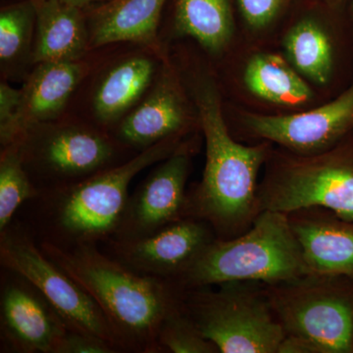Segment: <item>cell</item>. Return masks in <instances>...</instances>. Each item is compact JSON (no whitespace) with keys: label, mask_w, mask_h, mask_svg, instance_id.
I'll return each mask as SVG.
<instances>
[{"label":"cell","mask_w":353,"mask_h":353,"mask_svg":"<svg viewBox=\"0 0 353 353\" xmlns=\"http://www.w3.org/2000/svg\"><path fill=\"white\" fill-rule=\"evenodd\" d=\"M38 243L44 254L94 299L124 352H163L158 341L160 329L180 307L182 289L170 281L132 270L99 245Z\"/></svg>","instance_id":"6da1fadb"},{"label":"cell","mask_w":353,"mask_h":353,"mask_svg":"<svg viewBox=\"0 0 353 353\" xmlns=\"http://www.w3.org/2000/svg\"><path fill=\"white\" fill-rule=\"evenodd\" d=\"M199 121L206 143V162L201 182L189 190L185 217L208 223L219 240L248 231L259 206L260 169L272 152V143L243 145L230 134L217 90L203 83L196 92Z\"/></svg>","instance_id":"7a4b0ae2"},{"label":"cell","mask_w":353,"mask_h":353,"mask_svg":"<svg viewBox=\"0 0 353 353\" xmlns=\"http://www.w3.org/2000/svg\"><path fill=\"white\" fill-rule=\"evenodd\" d=\"M182 136L155 143L124 163L66 187L39 192L17 218L38 241L58 246L101 245L112 238L124 212L130 183L146 167L182 146ZM16 218V217H15Z\"/></svg>","instance_id":"3957f363"},{"label":"cell","mask_w":353,"mask_h":353,"mask_svg":"<svg viewBox=\"0 0 353 353\" xmlns=\"http://www.w3.org/2000/svg\"><path fill=\"white\" fill-rule=\"evenodd\" d=\"M308 273L288 215L264 210L245 233L213 241L176 285L188 290L227 282L274 285Z\"/></svg>","instance_id":"277c9868"},{"label":"cell","mask_w":353,"mask_h":353,"mask_svg":"<svg viewBox=\"0 0 353 353\" xmlns=\"http://www.w3.org/2000/svg\"><path fill=\"white\" fill-rule=\"evenodd\" d=\"M259 187L260 210L289 213L328 209L353 221V132L333 148L314 154L272 152Z\"/></svg>","instance_id":"5b68a950"},{"label":"cell","mask_w":353,"mask_h":353,"mask_svg":"<svg viewBox=\"0 0 353 353\" xmlns=\"http://www.w3.org/2000/svg\"><path fill=\"white\" fill-rule=\"evenodd\" d=\"M182 306L220 353H278L285 336L263 283L227 282L183 290Z\"/></svg>","instance_id":"8992f818"},{"label":"cell","mask_w":353,"mask_h":353,"mask_svg":"<svg viewBox=\"0 0 353 353\" xmlns=\"http://www.w3.org/2000/svg\"><path fill=\"white\" fill-rule=\"evenodd\" d=\"M266 290L285 334L306 339L319 353H353V279L308 273Z\"/></svg>","instance_id":"52a82bcc"},{"label":"cell","mask_w":353,"mask_h":353,"mask_svg":"<svg viewBox=\"0 0 353 353\" xmlns=\"http://www.w3.org/2000/svg\"><path fill=\"white\" fill-rule=\"evenodd\" d=\"M0 263L29 281L59 313L70 331L92 334L124 352L108 318L94 299L39 248L30 230L14 218L0 231Z\"/></svg>","instance_id":"ba28073f"},{"label":"cell","mask_w":353,"mask_h":353,"mask_svg":"<svg viewBox=\"0 0 353 353\" xmlns=\"http://www.w3.org/2000/svg\"><path fill=\"white\" fill-rule=\"evenodd\" d=\"M17 143L24 165H31L43 180L39 192L66 187L116 166H111L116 155L112 141L87 128H57L39 139L23 137Z\"/></svg>","instance_id":"9c48e42d"},{"label":"cell","mask_w":353,"mask_h":353,"mask_svg":"<svg viewBox=\"0 0 353 353\" xmlns=\"http://www.w3.org/2000/svg\"><path fill=\"white\" fill-rule=\"evenodd\" d=\"M241 125L250 138L277 143L296 154L324 152L353 132V83L321 108L290 115L246 113Z\"/></svg>","instance_id":"30bf717a"},{"label":"cell","mask_w":353,"mask_h":353,"mask_svg":"<svg viewBox=\"0 0 353 353\" xmlns=\"http://www.w3.org/2000/svg\"><path fill=\"white\" fill-rule=\"evenodd\" d=\"M216 239L208 223L187 217L145 238L108 240L99 248L132 270L176 285Z\"/></svg>","instance_id":"8fae6325"},{"label":"cell","mask_w":353,"mask_h":353,"mask_svg":"<svg viewBox=\"0 0 353 353\" xmlns=\"http://www.w3.org/2000/svg\"><path fill=\"white\" fill-rule=\"evenodd\" d=\"M69 328L34 285L3 268L0 294L1 352L57 353Z\"/></svg>","instance_id":"7c38bea8"},{"label":"cell","mask_w":353,"mask_h":353,"mask_svg":"<svg viewBox=\"0 0 353 353\" xmlns=\"http://www.w3.org/2000/svg\"><path fill=\"white\" fill-rule=\"evenodd\" d=\"M190 153L187 145L181 146L129 196L110 240H139L185 218Z\"/></svg>","instance_id":"4fadbf2b"},{"label":"cell","mask_w":353,"mask_h":353,"mask_svg":"<svg viewBox=\"0 0 353 353\" xmlns=\"http://www.w3.org/2000/svg\"><path fill=\"white\" fill-rule=\"evenodd\" d=\"M287 215L309 273L353 279V221L321 208Z\"/></svg>","instance_id":"5bb4252c"},{"label":"cell","mask_w":353,"mask_h":353,"mask_svg":"<svg viewBox=\"0 0 353 353\" xmlns=\"http://www.w3.org/2000/svg\"><path fill=\"white\" fill-rule=\"evenodd\" d=\"M37 32L32 61L75 62L90 46L82 8L64 0H32Z\"/></svg>","instance_id":"9a60e30c"},{"label":"cell","mask_w":353,"mask_h":353,"mask_svg":"<svg viewBox=\"0 0 353 353\" xmlns=\"http://www.w3.org/2000/svg\"><path fill=\"white\" fill-rule=\"evenodd\" d=\"M188 123L182 95L171 80H164L121 123L118 138L127 145L145 150L165 139L183 136Z\"/></svg>","instance_id":"2e32d148"},{"label":"cell","mask_w":353,"mask_h":353,"mask_svg":"<svg viewBox=\"0 0 353 353\" xmlns=\"http://www.w3.org/2000/svg\"><path fill=\"white\" fill-rule=\"evenodd\" d=\"M166 0H109L88 19L90 46L119 41L153 44Z\"/></svg>","instance_id":"e0dca14e"},{"label":"cell","mask_w":353,"mask_h":353,"mask_svg":"<svg viewBox=\"0 0 353 353\" xmlns=\"http://www.w3.org/2000/svg\"><path fill=\"white\" fill-rule=\"evenodd\" d=\"M83 74V66L76 61L38 63L21 90L24 136L37 125L60 115Z\"/></svg>","instance_id":"ac0fdd59"},{"label":"cell","mask_w":353,"mask_h":353,"mask_svg":"<svg viewBox=\"0 0 353 353\" xmlns=\"http://www.w3.org/2000/svg\"><path fill=\"white\" fill-rule=\"evenodd\" d=\"M154 64L145 57H134L114 67L95 92L94 108L103 124L116 122L134 106L150 87Z\"/></svg>","instance_id":"d6986e66"},{"label":"cell","mask_w":353,"mask_h":353,"mask_svg":"<svg viewBox=\"0 0 353 353\" xmlns=\"http://www.w3.org/2000/svg\"><path fill=\"white\" fill-rule=\"evenodd\" d=\"M245 83L253 94L278 105H303L312 99V92L282 57L256 55L248 62Z\"/></svg>","instance_id":"ffe728a7"},{"label":"cell","mask_w":353,"mask_h":353,"mask_svg":"<svg viewBox=\"0 0 353 353\" xmlns=\"http://www.w3.org/2000/svg\"><path fill=\"white\" fill-rule=\"evenodd\" d=\"M175 28L178 34L192 37L206 50H222L234 32L230 0H176Z\"/></svg>","instance_id":"44dd1931"},{"label":"cell","mask_w":353,"mask_h":353,"mask_svg":"<svg viewBox=\"0 0 353 353\" xmlns=\"http://www.w3.org/2000/svg\"><path fill=\"white\" fill-rule=\"evenodd\" d=\"M290 61L303 75L319 85L328 83L333 68V53L328 36L317 23L303 20L285 39Z\"/></svg>","instance_id":"7402d4cb"},{"label":"cell","mask_w":353,"mask_h":353,"mask_svg":"<svg viewBox=\"0 0 353 353\" xmlns=\"http://www.w3.org/2000/svg\"><path fill=\"white\" fill-rule=\"evenodd\" d=\"M38 194L18 143L4 148L0 158V231L12 222L26 202Z\"/></svg>","instance_id":"603a6c76"},{"label":"cell","mask_w":353,"mask_h":353,"mask_svg":"<svg viewBox=\"0 0 353 353\" xmlns=\"http://www.w3.org/2000/svg\"><path fill=\"white\" fill-rule=\"evenodd\" d=\"M36 14L32 0L6 7L0 13V59L15 61L31 43Z\"/></svg>","instance_id":"cb8c5ba5"},{"label":"cell","mask_w":353,"mask_h":353,"mask_svg":"<svg viewBox=\"0 0 353 353\" xmlns=\"http://www.w3.org/2000/svg\"><path fill=\"white\" fill-rule=\"evenodd\" d=\"M158 341L163 352L220 353L212 341L202 336L183 311L182 303L165 319Z\"/></svg>","instance_id":"d4e9b609"},{"label":"cell","mask_w":353,"mask_h":353,"mask_svg":"<svg viewBox=\"0 0 353 353\" xmlns=\"http://www.w3.org/2000/svg\"><path fill=\"white\" fill-rule=\"evenodd\" d=\"M21 90L0 85V143L2 148L18 143L24 136L21 112Z\"/></svg>","instance_id":"484cf974"},{"label":"cell","mask_w":353,"mask_h":353,"mask_svg":"<svg viewBox=\"0 0 353 353\" xmlns=\"http://www.w3.org/2000/svg\"><path fill=\"white\" fill-rule=\"evenodd\" d=\"M112 343L92 334L68 331L57 353H117Z\"/></svg>","instance_id":"4316f807"},{"label":"cell","mask_w":353,"mask_h":353,"mask_svg":"<svg viewBox=\"0 0 353 353\" xmlns=\"http://www.w3.org/2000/svg\"><path fill=\"white\" fill-rule=\"evenodd\" d=\"M248 24L254 29L266 27L275 17L282 0H236Z\"/></svg>","instance_id":"83f0119b"},{"label":"cell","mask_w":353,"mask_h":353,"mask_svg":"<svg viewBox=\"0 0 353 353\" xmlns=\"http://www.w3.org/2000/svg\"><path fill=\"white\" fill-rule=\"evenodd\" d=\"M278 353H319L312 343L301 336L285 334Z\"/></svg>","instance_id":"f1b7e54d"},{"label":"cell","mask_w":353,"mask_h":353,"mask_svg":"<svg viewBox=\"0 0 353 353\" xmlns=\"http://www.w3.org/2000/svg\"><path fill=\"white\" fill-rule=\"evenodd\" d=\"M64 1L83 9V7L94 3V2H108L109 0H64Z\"/></svg>","instance_id":"f546056e"}]
</instances>
